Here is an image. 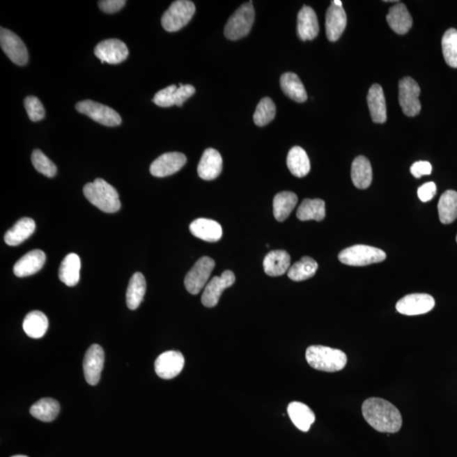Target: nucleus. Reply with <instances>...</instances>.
<instances>
[{"label": "nucleus", "mask_w": 457, "mask_h": 457, "mask_svg": "<svg viewBox=\"0 0 457 457\" xmlns=\"http://www.w3.org/2000/svg\"><path fill=\"white\" fill-rule=\"evenodd\" d=\"M362 412L370 426L380 433H395L403 426L399 410L382 398H369L362 404Z\"/></svg>", "instance_id": "obj_1"}, {"label": "nucleus", "mask_w": 457, "mask_h": 457, "mask_svg": "<svg viewBox=\"0 0 457 457\" xmlns=\"http://www.w3.org/2000/svg\"><path fill=\"white\" fill-rule=\"evenodd\" d=\"M306 359L313 369L329 373L341 371L348 362L344 352L324 346H309L307 349Z\"/></svg>", "instance_id": "obj_2"}, {"label": "nucleus", "mask_w": 457, "mask_h": 457, "mask_svg": "<svg viewBox=\"0 0 457 457\" xmlns=\"http://www.w3.org/2000/svg\"><path fill=\"white\" fill-rule=\"evenodd\" d=\"M84 193L86 199L102 212L113 214L120 210L119 193L104 180L96 179L85 185Z\"/></svg>", "instance_id": "obj_3"}, {"label": "nucleus", "mask_w": 457, "mask_h": 457, "mask_svg": "<svg viewBox=\"0 0 457 457\" xmlns=\"http://www.w3.org/2000/svg\"><path fill=\"white\" fill-rule=\"evenodd\" d=\"M253 1L243 3L228 20L224 27V36L230 40H238L250 33L255 20Z\"/></svg>", "instance_id": "obj_4"}, {"label": "nucleus", "mask_w": 457, "mask_h": 457, "mask_svg": "<svg viewBox=\"0 0 457 457\" xmlns=\"http://www.w3.org/2000/svg\"><path fill=\"white\" fill-rule=\"evenodd\" d=\"M338 258L346 265L367 266L383 262L386 258V254L380 248L367 245H355L341 251Z\"/></svg>", "instance_id": "obj_5"}, {"label": "nucleus", "mask_w": 457, "mask_h": 457, "mask_svg": "<svg viewBox=\"0 0 457 457\" xmlns=\"http://www.w3.org/2000/svg\"><path fill=\"white\" fill-rule=\"evenodd\" d=\"M195 11L194 3L189 0H178L172 3L161 19L164 29L169 33L180 31L191 21Z\"/></svg>", "instance_id": "obj_6"}, {"label": "nucleus", "mask_w": 457, "mask_h": 457, "mask_svg": "<svg viewBox=\"0 0 457 457\" xmlns=\"http://www.w3.org/2000/svg\"><path fill=\"white\" fill-rule=\"evenodd\" d=\"M78 112L86 114L94 121L105 127H117L121 124V117L116 110L100 102L84 100L77 102Z\"/></svg>", "instance_id": "obj_7"}, {"label": "nucleus", "mask_w": 457, "mask_h": 457, "mask_svg": "<svg viewBox=\"0 0 457 457\" xmlns=\"http://www.w3.org/2000/svg\"><path fill=\"white\" fill-rule=\"evenodd\" d=\"M421 89L411 77H404L399 82V102L405 116L415 117L421 111L419 101Z\"/></svg>", "instance_id": "obj_8"}, {"label": "nucleus", "mask_w": 457, "mask_h": 457, "mask_svg": "<svg viewBox=\"0 0 457 457\" xmlns=\"http://www.w3.org/2000/svg\"><path fill=\"white\" fill-rule=\"evenodd\" d=\"M215 267V262L211 258L203 257L198 260L185 278V286L188 293L199 294L206 286Z\"/></svg>", "instance_id": "obj_9"}, {"label": "nucleus", "mask_w": 457, "mask_h": 457, "mask_svg": "<svg viewBox=\"0 0 457 457\" xmlns=\"http://www.w3.org/2000/svg\"><path fill=\"white\" fill-rule=\"evenodd\" d=\"M0 46L14 64L23 66L29 62V51L23 42L13 31L1 27L0 29Z\"/></svg>", "instance_id": "obj_10"}, {"label": "nucleus", "mask_w": 457, "mask_h": 457, "mask_svg": "<svg viewBox=\"0 0 457 457\" xmlns=\"http://www.w3.org/2000/svg\"><path fill=\"white\" fill-rule=\"evenodd\" d=\"M195 92V88L192 85L180 84L179 88H177L176 85H171L159 91L153 97V102L163 108L171 107L173 105L181 107L184 102L192 97Z\"/></svg>", "instance_id": "obj_11"}, {"label": "nucleus", "mask_w": 457, "mask_h": 457, "mask_svg": "<svg viewBox=\"0 0 457 457\" xmlns=\"http://www.w3.org/2000/svg\"><path fill=\"white\" fill-rule=\"evenodd\" d=\"M435 299L428 294H410L401 298L396 303V310L401 314L408 316L424 314L431 311L435 307Z\"/></svg>", "instance_id": "obj_12"}, {"label": "nucleus", "mask_w": 457, "mask_h": 457, "mask_svg": "<svg viewBox=\"0 0 457 457\" xmlns=\"http://www.w3.org/2000/svg\"><path fill=\"white\" fill-rule=\"evenodd\" d=\"M94 54L102 63L117 65L127 60L129 51L124 42L112 38L98 43L94 49Z\"/></svg>", "instance_id": "obj_13"}, {"label": "nucleus", "mask_w": 457, "mask_h": 457, "mask_svg": "<svg viewBox=\"0 0 457 457\" xmlns=\"http://www.w3.org/2000/svg\"><path fill=\"white\" fill-rule=\"evenodd\" d=\"M183 354L176 350H168L157 357L155 369L157 375L164 380L174 379L184 368Z\"/></svg>", "instance_id": "obj_14"}, {"label": "nucleus", "mask_w": 457, "mask_h": 457, "mask_svg": "<svg viewBox=\"0 0 457 457\" xmlns=\"http://www.w3.org/2000/svg\"><path fill=\"white\" fill-rule=\"evenodd\" d=\"M235 281L233 272L224 271L222 277H215L208 282L203 291L202 302L205 307H214L218 304L223 291L231 287Z\"/></svg>", "instance_id": "obj_15"}, {"label": "nucleus", "mask_w": 457, "mask_h": 457, "mask_svg": "<svg viewBox=\"0 0 457 457\" xmlns=\"http://www.w3.org/2000/svg\"><path fill=\"white\" fill-rule=\"evenodd\" d=\"M104 364V350L97 344L91 346L84 361V376L89 385H96L100 382Z\"/></svg>", "instance_id": "obj_16"}, {"label": "nucleus", "mask_w": 457, "mask_h": 457, "mask_svg": "<svg viewBox=\"0 0 457 457\" xmlns=\"http://www.w3.org/2000/svg\"><path fill=\"white\" fill-rule=\"evenodd\" d=\"M187 163V157L181 153H166L153 161L150 166L151 175L166 177L175 174Z\"/></svg>", "instance_id": "obj_17"}, {"label": "nucleus", "mask_w": 457, "mask_h": 457, "mask_svg": "<svg viewBox=\"0 0 457 457\" xmlns=\"http://www.w3.org/2000/svg\"><path fill=\"white\" fill-rule=\"evenodd\" d=\"M348 23L346 11L341 6H337L331 2L327 10L325 29L326 35L330 42H336L341 38Z\"/></svg>", "instance_id": "obj_18"}, {"label": "nucleus", "mask_w": 457, "mask_h": 457, "mask_svg": "<svg viewBox=\"0 0 457 457\" xmlns=\"http://www.w3.org/2000/svg\"><path fill=\"white\" fill-rule=\"evenodd\" d=\"M45 261L46 255L42 250L31 251L15 263L14 274L20 278L30 277L40 271Z\"/></svg>", "instance_id": "obj_19"}, {"label": "nucleus", "mask_w": 457, "mask_h": 457, "mask_svg": "<svg viewBox=\"0 0 457 457\" xmlns=\"http://www.w3.org/2000/svg\"><path fill=\"white\" fill-rule=\"evenodd\" d=\"M319 33L316 13L313 8L304 6L297 15V35L302 41L313 40Z\"/></svg>", "instance_id": "obj_20"}, {"label": "nucleus", "mask_w": 457, "mask_h": 457, "mask_svg": "<svg viewBox=\"0 0 457 457\" xmlns=\"http://www.w3.org/2000/svg\"><path fill=\"white\" fill-rule=\"evenodd\" d=\"M223 160L220 153L215 148L204 151L198 166L201 179L212 180L217 178L222 171Z\"/></svg>", "instance_id": "obj_21"}, {"label": "nucleus", "mask_w": 457, "mask_h": 457, "mask_svg": "<svg viewBox=\"0 0 457 457\" xmlns=\"http://www.w3.org/2000/svg\"><path fill=\"white\" fill-rule=\"evenodd\" d=\"M191 233L203 241L216 242L222 238V227L215 220L208 219H195L190 224Z\"/></svg>", "instance_id": "obj_22"}, {"label": "nucleus", "mask_w": 457, "mask_h": 457, "mask_svg": "<svg viewBox=\"0 0 457 457\" xmlns=\"http://www.w3.org/2000/svg\"><path fill=\"white\" fill-rule=\"evenodd\" d=\"M367 101L374 123H385L387 121V110H386L384 91L380 85H372L369 91Z\"/></svg>", "instance_id": "obj_23"}, {"label": "nucleus", "mask_w": 457, "mask_h": 457, "mask_svg": "<svg viewBox=\"0 0 457 457\" xmlns=\"http://www.w3.org/2000/svg\"><path fill=\"white\" fill-rule=\"evenodd\" d=\"M388 24L391 29L399 35L408 33L412 26V17L407 6L403 3H396L389 9L387 17Z\"/></svg>", "instance_id": "obj_24"}, {"label": "nucleus", "mask_w": 457, "mask_h": 457, "mask_svg": "<svg viewBox=\"0 0 457 457\" xmlns=\"http://www.w3.org/2000/svg\"><path fill=\"white\" fill-rule=\"evenodd\" d=\"M291 257L284 250L271 251L263 259V270L269 277H281L290 269Z\"/></svg>", "instance_id": "obj_25"}, {"label": "nucleus", "mask_w": 457, "mask_h": 457, "mask_svg": "<svg viewBox=\"0 0 457 457\" xmlns=\"http://www.w3.org/2000/svg\"><path fill=\"white\" fill-rule=\"evenodd\" d=\"M36 230V224L31 218L19 219L5 235V242L7 245L18 246L29 239Z\"/></svg>", "instance_id": "obj_26"}, {"label": "nucleus", "mask_w": 457, "mask_h": 457, "mask_svg": "<svg viewBox=\"0 0 457 457\" xmlns=\"http://www.w3.org/2000/svg\"><path fill=\"white\" fill-rule=\"evenodd\" d=\"M354 186L358 189H367L372 183L373 169L367 157L358 156L354 160L350 171Z\"/></svg>", "instance_id": "obj_27"}, {"label": "nucleus", "mask_w": 457, "mask_h": 457, "mask_svg": "<svg viewBox=\"0 0 457 457\" xmlns=\"http://www.w3.org/2000/svg\"><path fill=\"white\" fill-rule=\"evenodd\" d=\"M287 412H288L291 421L299 431L307 432L309 431L311 425L314 423V413L305 404L294 401L289 404Z\"/></svg>", "instance_id": "obj_28"}, {"label": "nucleus", "mask_w": 457, "mask_h": 457, "mask_svg": "<svg viewBox=\"0 0 457 457\" xmlns=\"http://www.w3.org/2000/svg\"><path fill=\"white\" fill-rule=\"evenodd\" d=\"M80 258L76 254H70L63 259L59 270V278L67 286H75L80 279Z\"/></svg>", "instance_id": "obj_29"}, {"label": "nucleus", "mask_w": 457, "mask_h": 457, "mask_svg": "<svg viewBox=\"0 0 457 457\" xmlns=\"http://www.w3.org/2000/svg\"><path fill=\"white\" fill-rule=\"evenodd\" d=\"M287 166L290 169L291 174L302 178L309 174L311 165L309 156H307L304 149L298 146H295L291 149L287 155Z\"/></svg>", "instance_id": "obj_30"}, {"label": "nucleus", "mask_w": 457, "mask_h": 457, "mask_svg": "<svg viewBox=\"0 0 457 457\" xmlns=\"http://www.w3.org/2000/svg\"><path fill=\"white\" fill-rule=\"evenodd\" d=\"M281 88L286 95L297 102H304L307 100V94L304 85L297 74L286 72L281 77Z\"/></svg>", "instance_id": "obj_31"}, {"label": "nucleus", "mask_w": 457, "mask_h": 457, "mask_svg": "<svg viewBox=\"0 0 457 457\" xmlns=\"http://www.w3.org/2000/svg\"><path fill=\"white\" fill-rule=\"evenodd\" d=\"M23 330L31 338H42L49 328V320L40 311H33L26 315L23 321Z\"/></svg>", "instance_id": "obj_32"}, {"label": "nucleus", "mask_w": 457, "mask_h": 457, "mask_svg": "<svg viewBox=\"0 0 457 457\" xmlns=\"http://www.w3.org/2000/svg\"><path fill=\"white\" fill-rule=\"evenodd\" d=\"M298 201L294 192H282L274 196L273 207L274 216L279 222H285L293 211Z\"/></svg>", "instance_id": "obj_33"}, {"label": "nucleus", "mask_w": 457, "mask_h": 457, "mask_svg": "<svg viewBox=\"0 0 457 457\" xmlns=\"http://www.w3.org/2000/svg\"><path fill=\"white\" fill-rule=\"evenodd\" d=\"M147 289V283L144 274L137 272L130 279L127 293V304L130 309L135 310L141 305Z\"/></svg>", "instance_id": "obj_34"}, {"label": "nucleus", "mask_w": 457, "mask_h": 457, "mask_svg": "<svg viewBox=\"0 0 457 457\" xmlns=\"http://www.w3.org/2000/svg\"><path fill=\"white\" fill-rule=\"evenodd\" d=\"M60 410V404L56 400L53 398H42L33 405L30 412L35 419L49 423L56 419Z\"/></svg>", "instance_id": "obj_35"}, {"label": "nucleus", "mask_w": 457, "mask_h": 457, "mask_svg": "<svg viewBox=\"0 0 457 457\" xmlns=\"http://www.w3.org/2000/svg\"><path fill=\"white\" fill-rule=\"evenodd\" d=\"M441 223L451 224L457 219V192L448 190L441 195L438 203Z\"/></svg>", "instance_id": "obj_36"}, {"label": "nucleus", "mask_w": 457, "mask_h": 457, "mask_svg": "<svg viewBox=\"0 0 457 457\" xmlns=\"http://www.w3.org/2000/svg\"><path fill=\"white\" fill-rule=\"evenodd\" d=\"M297 217L302 222H321L325 218V203L321 199H305L298 208Z\"/></svg>", "instance_id": "obj_37"}, {"label": "nucleus", "mask_w": 457, "mask_h": 457, "mask_svg": "<svg viewBox=\"0 0 457 457\" xmlns=\"http://www.w3.org/2000/svg\"><path fill=\"white\" fill-rule=\"evenodd\" d=\"M318 263L310 257H303L288 270V277L293 281H302L312 278L318 270Z\"/></svg>", "instance_id": "obj_38"}, {"label": "nucleus", "mask_w": 457, "mask_h": 457, "mask_svg": "<svg viewBox=\"0 0 457 457\" xmlns=\"http://www.w3.org/2000/svg\"><path fill=\"white\" fill-rule=\"evenodd\" d=\"M441 43L445 62L452 68H457V30L451 29L445 31Z\"/></svg>", "instance_id": "obj_39"}, {"label": "nucleus", "mask_w": 457, "mask_h": 457, "mask_svg": "<svg viewBox=\"0 0 457 457\" xmlns=\"http://www.w3.org/2000/svg\"><path fill=\"white\" fill-rule=\"evenodd\" d=\"M277 107L270 98H263L257 106L254 114V121L258 127H265L274 119Z\"/></svg>", "instance_id": "obj_40"}, {"label": "nucleus", "mask_w": 457, "mask_h": 457, "mask_svg": "<svg viewBox=\"0 0 457 457\" xmlns=\"http://www.w3.org/2000/svg\"><path fill=\"white\" fill-rule=\"evenodd\" d=\"M31 162L39 173L43 176L52 178L57 173V167L45 153L39 149H35L31 155Z\"/></svg>", "instance_id": "obj_41"}, {"label": "nucleus", "mask_w": 457, "mask_h": 457, "mask_svg": "<svg viewBox=\"0 0 457 457\" xmlns=\"http://www.w3.org/2000/svg\"><path fill=\"white\" fill-rule=\"evenodd\" d=\"M24 105L30 120L33 122L41 121L45 116V110L37 97L29 96L25 98Z\"/></svg>", "instance_id": "obj_42"}, {"label": "nucleus", "mask_w": 457, "mask_h": 457, "mask_svg": "<svg viewBox=\"0 0 457 457\" xmlns=\"http://www.w3.org/2000/svg\"><path fill=\"white\" fill-rule=\"evenodd\" d=\"M125 3L127 1H125V0H102V1L98 2V6H100L102 13L113 14L121 10L125 6Z\"/></svg>", "instance_id": "obj_43"}, {"label": "nucleus", "mask_w": 457, "mask_h": 457, "mask_svg": "<svg viewBox=\"0 0 457 457\" xmlns=\"http://www.w3.org/2000/svg\"><path fill=\"white\" fill-rule=\"evenodd\" d=\"M436 185L435 183H428L423 185L417 190V195L421 202L426 203L431 201L436 194Z\"/></svg>", "instance_id": "obj_44"}, {"label": "nucleus", "mask_w": 457, "mask_h": 457, "mask_svg": "<svg viewBox=\"0 0 457 457\" xmlns=\"http://www.w3.org/2000/svg\"><path fill=\"white\" fill-rule=\"evenodd\" d=\"M432 172V165L428 161H419L411 166V173L415 178L419 179L423 176H429Z\"/></svg>", "instance_id": "obj_45"}, {"label": "nucleus", "mask_w": 457, "mask_h": 457, "mask_svg": "<svg viewBox=\"0 0 457 457\" xmlns=\"http://www.w3.org/2000/svg\"><path fill=\"white\" fill-rule=\"evenodd\" d=\"M332 3H334V5L337 6H341V7L342 6V2L341 1V0H334Z\"/></svg>", "instance_id": "obj_46"}, {"label": "nucleus", "mask_w": 457, "mask_h": 457, "mask_svg": "<svg viewBox=\"0 0 457 457\" xmlns=\"http://www.w3.org/2000/svg\"><path fill=\"white\" fill-rule=\"evenodd\" d=\"M13 457H29V456H22V455H17V456H13Z\"/></svg>", "instance_id": "obj_47"}, {"label": "nucleus", "mask_w": 457, "mask_h": 457, "mask_svg": "<svg viewBox=\"0 0 457 457\" xmlns=\"http://www.w3.org/2000/svg\"><path fill=\"white\" fill-rule=\"evenodd\" d=\"M456 242H457V235H456Z\"/></svg>", "instance_id": "obj_48"}]
</instances>
